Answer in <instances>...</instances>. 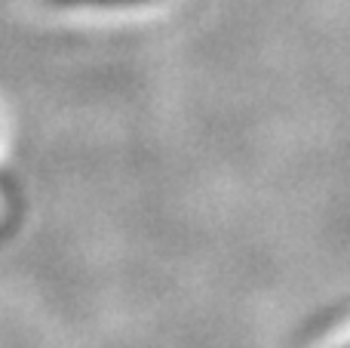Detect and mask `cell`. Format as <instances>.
Listing matches in <instances>:
<instances>
[{"instance_id":"cell-1","label":"cell","mask_w":350,"mask_h":348,"mask_svg":"<svg viewBox=\"0 0 350 348\" xmlns=\"http://www.w3.org/2000/svg\"><path fill=\"white\" fill-rule=\"evenodd\" d=\"M55 3H65V6H96V10H120V6H139L148 3V0H55Z\"/></svg>"}]
</instances>
